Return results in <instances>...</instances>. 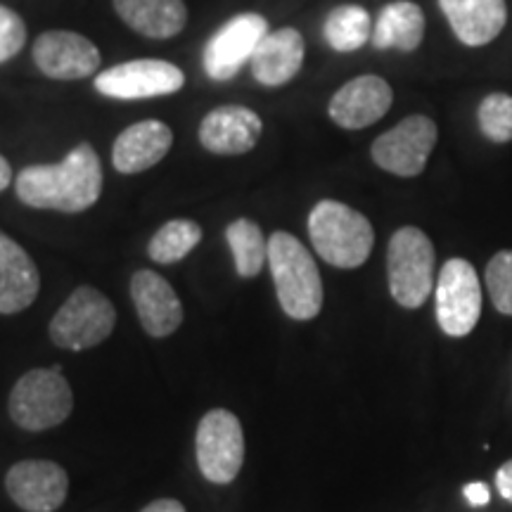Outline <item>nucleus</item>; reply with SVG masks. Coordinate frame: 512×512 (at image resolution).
<instances>
[{
	"label": "nucleus",
	"instance_id": "nucleus-22",
	"mask_svg": "<svg viewBox=\"0 0 512 512\" xmlns=\"http://www.w3.org/2000/svg\"><path fill=\"white\" fill-rule=\"evenodd\" d=\"M425 38V12L411 0H394L384 5L373 27V46L377 50L413 53Z\"/></svg>",
	"mask_w": 512,
	"mask_h": 512
},
{
	"label": "nucleus",
	"instance_id": "nucleus-12",
	"mask_svg": "<svg viewBox=\"0 0 512 512\" xmlns=\"http://www.w3.org/2000/svg\"><path fill=\"white\" fill-rule=\"evenodd\" d=\"M5 489L24 512H55L69 491V477L53 460H19L5 475Z\"/></svg>",
	"mask_w": 512,
	"mask_h": 512
},
{
	"label": "nucleus",
	"instance_id": "nucleus-26",
	"mask_svg": "<svg viewBox=\"0 0 512 512\" xmlns=\"http://www.w3.org/2000/svg\"><path fill=\"white\" fill-rule=\"evenodd\" d=\"M479 128L494 143H510L512 140V98L508 93L486 95L477 110Z\"/></svg>",
	"mask_w": 512,
	"mask_h": 512
},
{
	"label": "nucleus",
	"instance_id": "nucleus-13",
	"mask_svg": "<svg viewBox=\"0 0 512 512\" xmlns=\"http://www.w3.org/2000/svg\"><path fill=\"white\" fill-rule=\"evenodd\" d=\"M34 62L48 79L76 81L100 69V50L76 31H46L34 43Z\"/></svg>",
	"mask_w": 512,
	"mask_h": 512
},
{
	"label": "nucleus",
	"instance_id": "nucleus-2",
	"mask_svg": "<svg viewBox=\"0 0 512 512\" xmlns=\"http://www.w3.org/2000/svg\"><path fill=\"white\" fill-rule=\"evenodd\" d=\"M268 268L283 311L294 320H311L323 309V283L309 249L294 235L275 230L268 240Z\"/></svg>",
	"mask_w": 512,
	"mask_h": 512
},
{
	"label": "nucleus",
	"instance_id": "nucleus-15",
	"mask_svg": "<svg viewBox=\"0 0 512 512\" xmlns=\"http://www.w3.org/2000/svg\"><path fill=\"white\" fill-rule=\"evenodd\" d=\"M264 121L242 105H223L211 110L200 124V143L211 155H247L259 143Z\"/></svg>",
	"mask_w": 512,
	"mask_h": 512
},
{
	"label": "nucleus",
	"instance_id": "nucleus-32",
	"mask_svg": "<svg viewBox=\"0 0 512 512\" xmlns=\"http://www.w3.org/2000/svg\"><path fill=\"white\" fill-rule=\"evenodd\" d=\"M10 183H12V169H10L8 159L0 155V192L8 188Z\"/></svg>",
	"mask_w": 512,
	"mask_h": 512
},
{
	"label": "nucleus",
	"instance_id": "nucleus-16",
	"mask_svg": "<svg viewBox=\"0 0 512 512\" xmlns=\"http://www.w3.org/2000/svg\"><path fill=\"white\" fill-rule=\"evenodd\" d=\"M131 297L136 304L140 325L147 335L169 337L181 328L183 304L174 287L166 283L159 273L147 271V268L133 273Z\"/></svg>",
	"mask_w": 512,
	"mask_h": 512
},
{
	"label": "nucleus",
	"instance_id": "nucleus-9",
	"mask_svg": "<svg viewBox=\"0 0 512 512\" xmlns=\"http://www.w3.org/2000/svg\"><path fill=\"white\" fill-rule=\"evenodd\" d=\"M482 316V285L475 266L465 259H451L437 280V320L448 337H465L477 328Z\"/></svg>",
	"mask_w": 512,
	"mask_h": 512
},
{
	"label": "nucleus",
	"instance_id": "nucleus-18",
	"mask_svg": "<svg viewBox=\"0 0 512 512\" xmlns=\"http://www.w3.org/2000/svg\"><path fill=\"white\" fill-rule=\"evenodd\" d=\"M41 290V275L27 249L0 230V313L29 309Z\"/></svg>",
	"mask_w": 512,
	"mask_h": 512
},
{
	"label": "nucleus",
	"instance_id": "nucleus-20",
	"mask_svg": "<svg viewBox=\"0 0 512 512\" xmlns=\"http://www.w3.org/2000/svg\"><path fill=\"white\" fill-rule=\"evenodd\" d=\"M439 8L460 43L479 48L491 43L505 29V0H439Z\"/></svg>",
	"mask_w": 512,
	"mask_h": 512
},
{
	"label": "nucleus",
	"instance_id": "nucleus-24",
	"mask_svg": "<svg viewBox=\"0 0 512 512\" xmlns=\"http://www.w3.org/2000/svg\"><path fill=\"white\" fill-rule=\"evenodd\" d=\"M226 240L235 259V271L242 278H254L268 264V242L259 223L238 219L226 228Z\"/></svg>",
	"mask_w": 512,
	"mask_h": 512
},
{
	"label": "nucleus",
	"instance_id": "nucleus-31",
	"mask_svg": "<svg viewBox=\"0 0 512 512\" xmlns=\"http://www.w3.org/2000/svg\"><path fill=\"white\" fill-rule=\"evenodd\" d=\"M140 512H185V508L181 501H176V498H159V501L145 505Z\"/></svg>",
	"mask_w": 512,
	"mask_h": 512
},
{
	"label": "nucleus",
	"instance_id": "nucleus-8",
	"mask_svg": "<svg viewBox=\"0 0 512 512\" xmlns=\"http://www.w3.org/2000/svg\"><path fill=\"white\" fill-rule=\"evenodd\" d=\"M437 138V124L425 114H413V117L403 119L401 124L389 128L387 133H382L370 147V155L387 174L413 178L425 171Z\"/></svg>",
	"mask_w": 512,
	"mask_h": 512
},
{
	"label": "nucleus",
	"instance_id": "nucleus-29",
	"mask_svg": "<svg viewBox=\"0 0 512 512\" xmlns=\"http://www.w3.org/2000/svg\"><path fill=\"white\" fill-rule=\"evenodd\" d=\"M463 494L467 498V503L477 505V508H482V505H486V503L491 501V491H489V486H486L484 482L467 484L465 489H463Z\"/></svg>",
	"mask_w": 512,
	"mask_h": 512
},
{
	"label": "nucleus",
	"instance_id": "nucleus-6",
	"mask_svg": "<svg viewBox=\"0 0 512 512\" xmlns=\"http://www.w3.org/2000/svg\"><path fill=\"white\" fill-rule=\"evenodd\" d=\"M114 323L117 311L110 299L95 287L81 285L50 320V342L67 351L93 349L112 335Z\"/></svg>",
	"mask_w": 512,
	"mask_h": 512
},
{
	"label": "nucleus",
	"instance_id": "nucleus-27",
	"mask_svg": "<svg viewBox=\"0 0 512 512\" xmlns=\"http://www.w3.org/2000/svg\"><path fill=\"white\" fill-rule=\"evenodd\" d=\"M486 290L496 311L512 316V249H503L486 266Z\"/></svg>",
	"mask_w": 512,
	"mask_h": 512
},
{
	"label": "nucleus",
	"instance_id": "nucleus-10",
	"mask_svg": "<svg viewBox=\"0 0 512 512\" xmlns=\"http://www.w3.org/2000/svg\"><path fill=\"white\" fill-rule=\"evenodd\" d=\"M185 86V76L166 60H131L95 76V91L114 100H145L174 95Z\"/></svg>",
	"mask_w": 512,
	"mask_h": 512
},
{
	"label": "nucleus",
	"instance_id": "nucleus-7",
	"mask_svg": "<svg viewBox=\"0 0 512 512\" xmlns=\"http://www.w3.org/2000/svg\"><path fill=\"white\" fill-rule=\"evenodd\" d=\"M197 465L204 479L214 484H230L245 463V432L230 411L216 408L197 425Z\"/></svg>",
	"mask_w": 512,
	"mask_h": 512
},
{
	"label": "nucleus",
	"instance_id": "nucleus-25",
	"mask_svg": "<svg viewBox=\"0 0 512 512\" xmlns=\"http://www.w3.org/2000/svg\"><path fill=\"white\" fill-rule=\"evenodd\" d=\"M200 242V223L190 219H174L164 223V226L152 235L150 245H147V254H150V259L157 261V264H176V261L185 259Z\"/></svg>",
	"mask_w": 512,
	"mask_h": 512
},
{
	"label": "nucleus",
	"instance_id": "nucleus-17",
	"mask_svg": "<svg viewBox=\"0 0 512 512\" xmlns=\"http://www.w3.org/2000/svg\"><path fill=\"white\" fill-rule=\"evenodd\" d=\"M174 145V131L164 121H138L124 128L112 147V164L119 174H140L152 169L169 155Z\"/></svg>",
	"mask_w": 512,
	"mask_h": 512
},
{
	"label": "nucleus",
	"instance_id": "nucleus-14",
	"mask_svg": "<svg viewBox=\"0 0 512 512\" xmlns=\"http://www.w3.org/2000/svg\"><path fill=\"white\" fill-rule=\"evenodd\" d=\"M394 102L392 86L375 74H363L344 83L339 91L332 95L328 114L337 126L347 131H361V128L373 126L389 112Z\"/></svg>",
	"mask_w": 512,
	"mask_h": 512
},
{
	"label": "nucleus",
	"instance_id": "nucleus-19",
	"mask_svg": "<svg viewBox=\"0 0 512 512\" xmlns=\"http://www.w3.org/2000/svg\"><path fill=\"white\" fill-rule=\"evenodd\" d=\"M304 38L297 29L268 31L252 55V74L261 86L278 88L290 83L304 64Z\"/></svg>",
	"mask_w": 512,
	"mask_h": 512
},
{
	"label": "nucleus",
	"instance_id": "nucleus-28",
	"mask_svg": "<svg viewBox=\"0 0 512 512\" xmlns=\"http://www.w3.org/2000/svg\"><path fill=\"white\" fill-rule=\"evenodd\" d=\"M27 43V24L15 10L0 5V64L19 55Z\"/></svg>",
	"mask_w": 512,
	"mask_h": 512
},
{
	"label": "nucleus",
	"instance_id": "nucleus-23",
	"mask_svg": "<svg viewBox=\"0 0 512 512\" xmlns=\"http://www.w3.org/2000/svg\"><path fill=\"white\" fill-rule=\"evenodd\" d=\"M323 36L337 53H354L373 38V22L361 5H339L323 24Z\"/></svg>",
	"mask_w": 512,
	"mask_h": 512
},
{
	"label": "nucleus",
	"instance_id": "nucleus-11",
	"mask_svg": "<svg viewBox=\"0 0 512 512\" xmlns=\"http://www.w3.org/2000/svg\"><path fill=\"white\" fill-rule=\"evenodd\" d=\"M268 34L266 17L256 12H242L230 17L204 46V72L214 81H230L240 72L242 64L252 60L254 50Z\"/></svg>",
	"mask_w": 512,
	"mask_h": 512
},
{
	"label": "nucleus",
	"instance_id": "nucleus-30",
	"mask_svg": "<svg viewBox=\"0 0 512 512\" xmlns=\"http://www.w3.org/2000/svg\"><path fill=\"white\" fill-rule=\"evenodd\" d=\"M496 486L498 494H501L505 501L512 503V460H508V463L496 472Z\"/></svg>",
	"mask_w": 512,
	"mask_h": 512
},
{
	"label": "nucleus",
	"instance_id": "nucleus-3",
	"mask_svg": "<svg viewBox=\"0 0 512 512\" xmlns=\"http://www.w3.org/2000/svg\"><path fill=\"white\" fill-rule=\"evenodd\" d=\"M309 235L320 259L337 268L363 266L375 245L366 216L335 200H323L311 209Z\"/></svg>",
	"mask_w": 512,
	"mask_h": 512
},
{
	"label": "nucleus",
	"instance_id": "nucleus-21",
	"mask_svg": "<svg viewBox=\"0 0 512 512\" xmlns=\"http://www.w3.org/2000/svg\"><path fill=\"white\" fill-rule=\"evenodd\" d=\"M114 10L126 27L147 38H174L188 22L183 0H114Z\"/></svg>",
	"mask_w": 512,
	"mask_h": 512
},
{
	"label": "nucleus",
	"instance_id": "nucleus-5",
	"mask_svg": "<svg viewBox=\"0 0 512 512\" xmlns=\"http://www.w3.org/2000/svg\"><path fill=\"white\" fill-rule=\"evenodd\" d=\"M387 278L394 302L403 309H420L434 287V245L415 226H403L389 240Z\"/></svg>",
	"mask_w": 512,
	"mask_h": 512
},
{
	"label": "nucleus",
	"instance_id": "nucleus-4",
	"mask_svg": "<svg viewBox=\"0 0 512 512\" xmlns=\"http://www.w3.org/2000/svg\"><path fill=\"white\" fill-rule=\"evenodd\" d=\"M74 408V394L62 368H34L19 377L8 399V413L27 432H46L62 425Z\"/></svg>",
	"mask_w": 512,
	"mask_h": 512
},
{
	"label": "nucleus",
	"instance_id": "nucleus-1",
	"mask_svg": "<svg viewBox=\"0 0 512 512\" xmlns=\"http://www.w3.org/2000/svg\"><path fill=\"white\" fill-rule=\"evenodd\" d=\"M15 190L31 209L79 214L91 209L102 192V164L93 145L74 147L62 162L34 164L19 171Z\"/></svg>",
	"mask_w": 512,
	"mask_h": 512
}]
</instances>
